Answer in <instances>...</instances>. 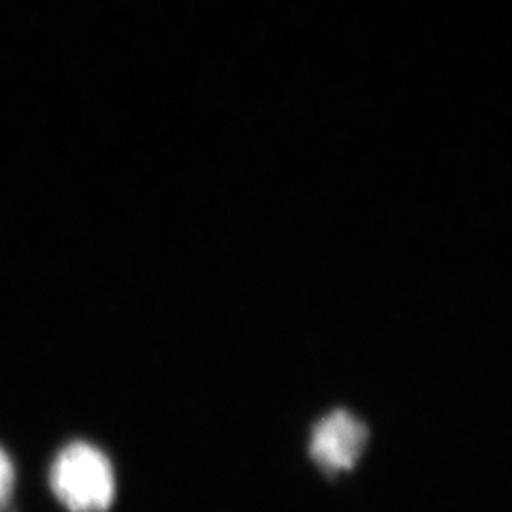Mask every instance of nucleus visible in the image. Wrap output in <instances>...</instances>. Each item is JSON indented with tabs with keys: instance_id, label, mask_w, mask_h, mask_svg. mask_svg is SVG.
Segmentation results:
<instances>
[{
	"instance_id": "nucleus-1",
	"label": "nucleus",
	"mask_w": 512,
	"mask_h": 512,
	"mask_svg": "<svg viewBox=\"0 0 512 512\" xmlns=\"http://www.w3.org/2000/svg\"><path fill=\"white\" fill-rule=\"evenodd\" d=\"M52 489L71 512H103L116 498L114 468L92 444H69L54 461Z\"/></svg>"
},
{
	"instance_id": "nucleus-2",
	"label": "nucleus",
	"mask_w": 512,
	"mask_h": 512,
	"mask_svg": "<svg viewBox=\"0 0 512 512\" xmlns=\"http://www.w3.org/2000/svg\"><path fill=\"white\" fill-rule=\"evenodd\" d=\"M367 444V427L355 414L335 410L320 421L310 440V453L320 468L346 472L357 466Z\"/></svg>"
},
{
	"instance_id": "nucleus-3",
	"label": "nucleus",
	"mask_w": 512,
	"mask_h": 512,
	"mask_svg": "<svg viewBox=\"0 0 512 512\" xmlns=\"http://www.w3.org/2000/svg\"><path fill=\"white\" fill-rule=\"evenodd\" d=\"M13 485H15V470H13V463L7 457V453L0 448V510H3L9 500H11V493H13Z\"/></svg>"
}]
</instances>
